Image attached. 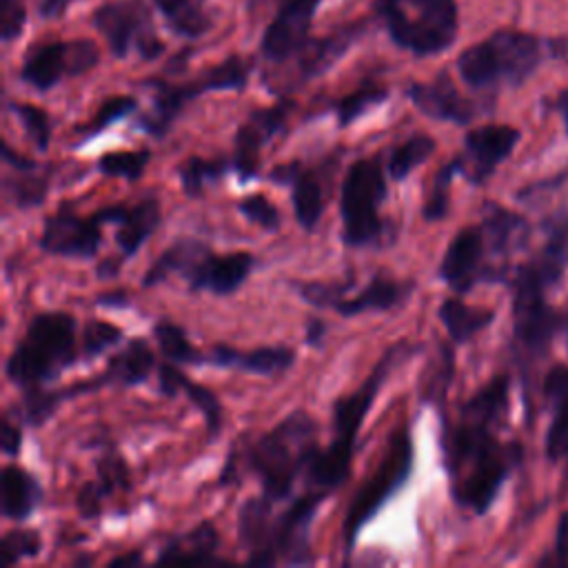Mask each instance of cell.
Segmentation results:
<instances>
[{"mask_svg":"<svg viewBox=\"0 0 568 568\" xmlns=\"http://www.w3.org/2000/svg\"><path fill=\"white\" fill-rule=\"evenodd\" d=\"M442 450L455 501L477 515L490 508L519 459L517 444H501L493 435V424L466 415H459L455 426H446Z\"/></svg>","mask_w":568,"mask_h":568,"instance_id":"cell-1","label":"cell"},{"mask_svg":"<svg viewBox=\"0 0 568 568\" xmlns=\"http://www.w3.org/2000/svg\"><path fill=\"white\" fill-rule=\"evenodd\" d=\"M415 351L417 346L410 344L408 339L395 342L390 348H386L375 368L353 393L342 395L333 402V437L328 446L317 448V453L306 466V481L313 490L331 493L348 477L355 437L368 408L373 406L388 375Z\"/></svg>","mask_w":568,"mask_h":568,"instance_id":"cell-2","label":"cell"},{"mask_svg":"<svg viewBox=\"0 0 568 568\" xmlns=\"http://www.w3.org/2000/svg\"><path fill=\"white\" fill-rule=\"evenodd\" d=\"M317 422L302 408L257 437L246 450V466L273 501L286 499L308 462L317 453Z\"/></svg>","mask_w":568,"mask_h":568,"instance_id":"cell-3","label":"cell"},{"mask_svg":"<svg viewBox=\"0 0 568 568\" xmlns=\"http://www.w3.org/2000/svg\"><path fill=\"white\" fill-rule=\"evenodd\" d=\"M78 357L75 317L51 311L36 315L7 357L4 375L22 390L42 388Z\"/></svg>","mask_w":568,"mask_h":568,"instance_id":"cell-4","label":"cell"},{"mask_svg":"<svg viewBox=\"0 0 568 568\" xmlns=\"http://www.w3.org/2000/svg\"><path fill=\"white\" fill-rule=\"evenodd\" d=\"M255 257L244 251L215 255L204 242L193 237L175 240L142 275L144 286H155L178 273L193 291L231 295L251 275Z\"/></svg>","mask_w":568,"mask_h":568,"instance_id":"cell-5","label":"cell"},{"mask_svg":"<svg viewBox=\"0 0 568 568\" xmlns=\"http://www.w3.org/2000/svg\"><path fill=\"white\" fill-rule=\"evenodd\" d=\"M541 51L544 44L537 36L517 29H499L486 40L464 49L457 58V71L462 80L477 91L517 87L539 67Z\"/></svg>","mask_w":568,"mask_h":568,"instance_id":"cell-6","label":"cell"},{"mask_svg":"<svg viewBox=\"0 0 568 568\" xmlns=\"http://www.w3.org/2000/svg\"><path fill=\"white\" fill-rule=\"evenodd\" d=\"M386 164L377 155L355 160L339 186L342 242L351 248L379 246L386 237V222L379 206L386 200Z\"/></svg>","mask_w":568,"mask_h":568,"instance_id":"cell-7","label":"cell"},{"mask_svg":"<svg viewBox=\"0 0 568 568\" xmlns=\"http://www.w3.org/2000/svg\"><path fill=\"white\" fill-rule=\"evenodd\" d=\"M390 38L415 55H435L457 38L455 0H375Z\"/></svg>","mask_w":568,"mask_h":568,"instance_id":"cell-8","label":"cell"},{"mask_svg":"<svg viewBox=\"0 0 568 568\" xmlns=\"http://www.w3.org/2000/svg\"><path fill=\"white\" fill-rule=\"evenodd\" d=\"M413 470V439L406 424H399L386 444V450L373 473L355 490L344 517L346 555L351 552L359 530L377 515V510L408 481Z\"/></svg>","mask_w":568,"mask_h":568,"instance_id":"cell-9","label":"cell"},{"mask_svg":"<svg viewBox=\"0 0 568 568\" xmlns=\"http://www.w3.org/2000/svg\"><path fill=\"white\" fill-rule=\"evenodd\" d=\"M251 62H246L240 55H231L224 62L215 64L213 69H206L195 80L184 84H155L153 95V109L142 118V126L151 135H164L166 129L173 124L175 115L184 109V104L206 91H224V89H244L248 80Z\"/></svg>","mask_w":568,"mask_h":568,"instance_id":"cell-10","label":"cell"},{"mask_svg":"<svg viewBox=\"0 0 568 568\" xmlns=\"http://www.w3.org/2000/svg\"><path fill=\"white\" fill-rule=\"evenodd\" d=\"M328 493L313 490L293 499L280 515H273L264 546L248 557L251 564H311V524Z\"/></svg>","mask_w":568,"mask_h":568,"instance_id":"cell-11","label":"cell"},{"mask_svg":"<svg viewBox=\"0 0 568 568\" xmlns=\"http://www.w3.org/2000/svg\"><path fill=\"white\" fill-rule=\"evenodd\" d=\"M513 288H515V297H513L515 342L526 355L537 357L550 344L552 333L559 324V317L546 304L544 300L546 286L539 282V277L530 271L528 264H524L517 271L513 280Z\"/></svg>","mask_w":568,"mask_h":568,"instance_id":"cell-12","label":"cell"},{"mask_svg":"<svg viewBox=\"0 0 568 568\" xmlns=\"http://www.w3.org/2000/svg\"><path fill=\"white\" fill-rule=\"evenodd\" d=\"M93 24L118 58H124L131 47H138L140 55L146 60L162 51V42L151 29L149 11L140 0H115L98 7Z\"/></svg>","mask_w":568,"mask_h":568,"instance_id":"cell-13","label":"cell"},{"mask_svg":"<svg viewBox=\"0 0 568 568\" xmlns=\"http://www.w3.org/2000/svg\"><path fill=\"white\" fill-rule=\"evenodd\" d=\"M100 53L91 40L47 42L29 49L24 55L20 78L38 91L55 87L62 78L82 75L95 67Z\"/></svg>","mask_w":568,"mask_h":568,"instance_id":"cell-14","label":"cell"},{"mask_svg":"<svg viewBox=\"0 0 568 568\" xmlns=\"http://www.w3.org/2000/svg\"><path fill=\"white\" fill-rule=\"evenodd\" d=\"M488 244L479 226H466L450 240L442 264L439 277L457 293L470 291L477 282H495L504 277V271L486 262Z\"/></svg>","mask_w":568,"mask_h":568,"instance_id":"cell-15","label":"cell"},{"mask_svg":"<svg viewBox=\"0 0 568 568\" xmlns=\"http://www.w3.org/2000/svg\"><path fill=\"white\" fill-rule=\"evenodd\" d=\"M293 109L291 100H282L273 106H264L253 111L235 131L233 138V155H231V166L240 175L242 182L253 180L260 171V158H262V146L275 138Z\"/></svg>","mask_w":568,"mask_h":568,"instance_id":"cell-16","label":"cell"},{"mask_svg":"<svg viewBox=\"0 0 568 568\" xmlns=\"http://www.w3.org/2000/svg\"><path fill=\"white\" fill-rule=\"evenodd\" d=\"M100 226L102 222L98 213H93L91 217H84V215H78L75 211L60 209L44 220L42 233L38 237V246L51 255L89 260L98 253V246L102 242Z\"/></svg>","mask_w":568,"mask_h":568,"instance_id":"cell-17","label":"cell"},{"mask_svg":"<svg viewBox=\"0 0 568 568\" xmlns=\"http://www.w3.org/2000/svg\"><path fill=\"white\" fill-rule=\"evenodd\" d=\"M517 142L519 131L510 124L475 126L464 138V153L455 158L457 171L473 184H481L513 153Z\"/></svg>","mask_w":568,"mask_h":568,"instance_id":"cell-18","label":"cell"},{"mask_svg":"<svg viewBox=\"0 0 568 568\" xmlns=\"http://www.w3.org/2000/svg\"><path fill=\"white\" fill-rule=\"evenodd\" d=\"M268 180L291 186V202L295 220L304 231H313L326 206V175L320 166H304L300 160L277 164Z\"/></svg>","mask_w":568,"mask_h":568,"instance_id":"cell-19","label":"cell"},{"mask_svg":"<svg viewBox=\"0 0 568 568\" xmlns=\"http://www.w3.org/2000/svg\"><path fill=\"white\" fill-rule=\"evenodd\" d=\"M317 2L322 0H284L262 36V53L268 60L284 62L306 44Z\"/></svg>","mask_w":568,"mask_h":568,"instance_id":"cell-20","label":"cell"},{"mask_svg":"<svg viewBox=\"0 0 568 568\" xmlns=\"http://www.w3.org/2000/svg\"><path fill=\"white\" fill-rule=\"evenodd\" d=\"M406 95L433 120L468 124L477 115V104L464 98L446 73H439L433 82H413Z\"/></svg>","mask_w":568,"mask_h":568,"instance_id":"cell-21","label":"cell"},{"mask_svg":"<svg viewBox=\"0 0 568 568\" xmlns=\"http://www.w3.org/2000/svg\"><path fill=\"white\" fill-rule=\"evenodd\" d=\"M102 224H115V244L122 257H131L160 224V202L146 197L133 206H106L98 211Z\"/></svg>","mask_w":568,"mask_h":568,"instance_id":"cell-22","label":"cell"},{"mask_svg":"<svg viewBox=\"0 0 568 568\" xmlns=\"http://www.w3.org/2000/svg\"><path fill=\"white\" fill-rule=\"evenodd\" d=\"M415 291V282L397 280L386 273H375L371 282L355 295H344L333 304V311L342 317H353L362 313H379L402 306Z\"/></svg>","mask_w":568,"mask_h":568,"instance_id":"cell-23","label":"cell"},{"mask_svg":"<svg viewBox=\"0 0 568 568\" xmlns=\"http://www.w3.org/2000/svg\"><path fill=\"white\" fill-rule=\"evenodd\" d=\"M295 362V351L288 346H260L251 351H240L235 346L215 344L206 353V364L220 368H240L244 373L257 375H280L288 371Z\"/></svg>","mask_w":568,"mask_h":568,"instance_id":"cell-24","label":"cell"},{"mask_svg":"<svg viewBox=\"0 0 568 568\" xmlns=\"http://www.w3.org/2000/svg\"><path fill=\"white\" fill-rule=\"evenodd\" d=\"M362 33L359 24L342 27L326 38L306 40V44L293 55L297 60V82H308L328 71L357 40Z\"/></svg>","mask_w":568,"mask_h":568,"instance_id":"cell-25","label":"cell"},{"mask_svg":"<svg viewBox=\"0 0 568 568\" xmlns=\"http://www.w3.org/2000/svg\"><path fill=\"white\" fill-rule=\"evenodd\" d=\"M158 375H160V393H164V395L184 393L191 399V404L202 413V417L209 426V433L215 437L222 426V404L213 395V390L189 379L175 364H169V362L160 366Z\"/></svg>","mask_w":568,"mask_h":568,"instance_id":"cell-26","label":"cell"},{"mask_svg":"<svg viewBox=\"0 0 568 568\" xmlns=\"http://www.w3.org/2000/svg\"><path fill=\"white\" fill-rule=\"evenodd\" d=\"M155 368V355L151 346L135 337L124 344L122 351L109 357L102 379L106 386H135L149 379L151 371Z\"/></svg>","mask_w":568,"mask_h":568,"instance_id":"cell-27","label":"cell"},{"mask_svg":"<svg viewBox=\"0 0 568 568\" xmlns=\"http://www.w3.org/2000/svg\"><path fill=\"white\" fill-rule=\"evenodd\" d=\"M2 515L7 519H27L38 506L42 490L38 479L16 464L2 468Z\"/></svg>","mask_w":568,"mask_h":568,"instance_id":"cell-28","label":"cell"},{"mask_svg":"<svg viewBox=\"0 0 568 568\" xmlns=\"http://www.w3.org/2000/svg\"><path fill=\"white\" fill-rule=\"evenodd\" d=\"M481 231L488 244V253L508 255L515 251L528 235V224L521 215L506 211L497 204H486Z\"/></svg>","mask_w":568,"mask_h":568,"instance_id":"cell-29","label":"cell"},{"mask_svg":"<svg viewBox=\"0 0 568 568\" xmlns=\"http://www.w3.org/2000/svg\"><path fill=\"white\" fill-rule=\"evenodd\" d=\"M220 544V535L213 524L202 521L189 532L173 537L169 544L162 546L158 552V561H178V564H191V561H204L213 559Z\"/></svg>","mask_w":568,"mask_h":568,"instance_id":"cell-30","label":"cell"},{"mask_svg":"<svg viewBox=\"0 0 568 568\" xmlns=\"http://www.w3.org/2000/svg\"><path fill=\"white\" fill-rule=\"evenodd\" d=\"M271 519H273V499L266 497L264 493L242 504L237 515V537H240V544L248 550V557L264 546Z\"/></svg>","mask_w":568,"mask_h":568,"instance_id":"cell-31","label":"cell"},{"mask_svg":"<svg viewBox=\"0 0 568 568\" xmlns=\"http://www.w3.org/2000/svg\"><path fill=\"white\" fill-rule=\"evenodd\" d=\"M495 313L479 306H468L457 297L444 300L439 306V320L455 342H468L493 322Z\"/></svg>","mask_w":568,"mask_h":568,"instance_id":"cell-32","label":"cell"},{"mask_svg":"<svg viewBox=\"0 0 568 568\" xmlns=\"http://www.w3.org/2000/svg\"><path fill=\"white\" fill-rule=\"evenodd\" d=\"M528 266L546 288L550 284H555L566 273V268H568V217L561 220L552 229L546 246L532 262H528Z\"/></svg>","mask_w":568,"mask_h":568,"instance_id":"cell-33","label":"cell"},{"mask_svg":"<svg viewBox=\"0 0 568 568\" xmlns=\"http://www.w3.org/2000/svg\"><path fill=\"white\" fill-rule=\"evenodd\" d=\"M173 31L186 38H200L211 29V16L204 0H153Z\"/></svg>","mask_w":568,"mask_h":568,"instance_id":"cell-34","label":"cell"},{"mask_svg":"<svg viewBox=\"0 0 568 568\" xmlns=\"http://www.w3.org/2000/svg\"><path fill=\"white\" fill-rule=\"evenodd\" d=\"M435 153V140L426 133H415L406 138L402 144L393 146L386 160V173L390 180L399 182L408 173H413L422 162H426Z\"/></svg>","mask_w":568,"mask_h":568,"instance_id":"cell-35","label":"cell"},{"mask_svg":"<svg viewBox=\"0 0 568 568\" xmlns=\"http://www.w3.org/2000/svg\"><path fill=\"white\" fill-rule=\"evenodd\" d=\"M153 335L158 339V346L162 351V355L169 359V362H175V364H189V366H200V364H206V353L197 351L182 326L173 324V322H166V320H160L155 326H153Z\"/></svg>","mask_w":568,"mask_h":568,"instance_id":"cell-36","label":"cell"},{"mask_svg":"<svg viewBox=\"0 0 568 568\" xmlns=\"http://www.w3.org/2000/svg\"><path fill=\"white\" fill-rule=\"evenodd\" d=\"M229 166L231 164H226L224 160H206V158L193 155L178 166V178L189 197H200L204 193V186L209 182L220 180L229 171Z\"/></svg>","mask_w":568,"mask_h":568,"instance_id":"cell-37","label":"cell"},{"mask_svg":"<svg viewBox=\"0 0 568 568\" xmlns=\"http://www.w3.org/2000/svg\"><path fill=\"white\" fill-rule=\"evenodd\" d=\"M453 377V348L448 344H439L435 359L428 364L424 382H422V397L430 404H442L448 382Z\"/></svg>","mask_w":568,"mask_h":568,"instance_id":"cell-38","label":"cell"},{"mask_svg":"<svg viewBox=\"0 0 568 568\" xmlns=\"http://www.w3.org/2000/svg\"><path fill=\"white\" fill-rule=\"evenodd\" d=\"M388 98V91L379 84H366L355 89L353 93L344 95L337 104H335V113H337V122L339 126H348L353 120L362 118L366 111H371L373 106L382 104Z\"/></svg>","mask_w":568,"mask_h":568,"instance_id":"cell-39","label":"cell"},{"mask_svg":"<svg viewBox=\"0 0 568 568\" xmlns=\"http://www.w3.org/2000/svg\"><path fill=\"white\" fill-rule=\"evenodd\" d=\"M457 173V160H450L448 164H444L435 178L433 184L426 191V200L422 206V215L428 222H437L448 213V202H450V182L453 175Z\"/></svg>","mask_w":568,"mask_h":568,"instance_id":"cell-40","label":"cell"},{"mask_svg":"<svg viewBox=\"0 0 568 568\" xmlns=\"http://www.w3.org/2000/svg\"><path fill=\"white\" fill-rule=\"evenodd\" d=\"M149 151L140 149V151H115V153H106L98 160V171L106 178H124L135 182L138 178H142L146 164H149Z\"/></svg>","mask_w":568,"mask_h":568,"instance_id":"cell-41","label":"cell"},{"mask_svg":"<svg viewBox=\"0 0 568 568\" xmlns=\"http://www.w3.org/2000/svg\"><path fill=\"white\" fill-rule=\"evenodd\" d=\"M135 106H138L135 98H131V95H113V98H109V100H104L100 104V109L95 111V115L89 122L78 126V133L82 135V140H89V138L98 135L100 131H104L106 126H111L113 122L126 118L131 111H135Z\"/></svg>","mask_w":568,"mask_h":568,"instance_id":"cell-42","label":"cell"},{"mask_svg":"<svg viewBox=\"0 0 568 568\" xmlns=\"http://www.w3.org/2000/svg\"><path fill=\"white\" fill-rule=\"evenodd\" d=\"M355 286V277L346 275L339 282H295L293 288L308 304L320 308H333L337 300H342Z\"/></svg>","mask_w":568,"mask_h":568,"instance_id":"cell-43","label":"cell"},{"mask_svg":"<svg viewBox=\"0 0 568 568\" xmlns=\"http://www.w3.org/2000/svg\"><path fill=\"white\" fill-rule=\"evenodd\" d=\"M36 169L31 171H16L18 178L7 180V191L11 193L13 202L20 209H31L38 206L49 189V178L47 175H33Z\"/></svg>","mask_w":568,"mask_h":568,"instance_id":"cell-44","label":"cell"},{"mask_svg":"<svg viewBox=\"0 0 568 568\" xmlns=\"http://www.w3.org/2000/svg\"><path fill=\"white\" fill-rule=\"evenodd\" d=\"M11 111L22 122L29 140L36 144V149L47 151L49 140H51V120H49L47 111H42L40 106H33V104H18V102L11 104Z\"/></svg>","mask_w":568,"mask_h":568,"instance_id":"cell-45","label":"cell"},{"mask_svg":"<svg viewBox=\"0 0 568 568\" xmlns=\"http://www.w3.org/2000/svg\"><path fill=\"white\" fill-rule=\"evenodd\" d=\"M42 548V537L38 530H29V528H13L9 532H4L2 537V561L7 566L18 564L20 559L27 557H36Z\"/></svg>","mask_w":568,"mask_h":568,"instance_id":"cell-46","label":"cell"},{"mask_svg":"<svg viewBox=\"0 0 568 568\" xmlns=\"http://www.w3.org/2000/svg\"><path fill=\"white\" fill-rule=\"evenodd\" d=\"M120 339H122V331L115 324H109L102 320H89L82 333V355L87 359L98 357L106 348L115 346Z\"/></svg>","mask_w":568,"mask_h":568,"instance_id":"cell-47","label":"cell"},{"mask_svg":"<svg viewBox=\"0 0 568 568\" xmlns=\"http://www.w3.org/2000/svg\"><path fill=\"white\" fill-rule=\"evenodd\" d=\"M240 213L251 220L253 224L262 226L264 231H277L282 226V215L277 211V206L262 193H253V195H246L244 200H240L237 204Z\"/></svg>","mask_w":568,"mask_h":568,"instance_id":"cell-48","label":"cell"},{"mask_svg":"<svg viewBox=\"0 0 568 568\" xmlns=\"http://www.w3.org/2000/svg\"><path fill=\"white\" fill-rule=\"evenodd\" d=\"M546 453L550 459L568 455V404L557 408V415L546 435Z\"/></svg>","mask_w":568,"mask_h":568,"instance_id":"cell-49","label":"cell"},{"mask_svg":"<svg viewBox=\"0 0 568 568\" xmlns=\"http://www.w3.org/2000/svg\"><path fill=\"white\" fill-rule=\"evenodd\" d=\"M24 7L18 0H2L0 9V36L4 42H11L20 36L24 27Z\"/></svg>","mask_w":568,"mask_h":568,"instance_id":"cell-50","label":"cell"},{"mask_svg":"<svg viewBox=\"0 0 568 568\" xmlns=\"http://www.w3.org/2000/svg\"><path fill=\"white\" fill-rule=\"evenodd\" d=\"M544 395L557 408L568 404V366H555L544 379Z\"/></svg>","mask_w":568,"mask_h":568,"instance_id":"cell-51","label":"cell"},{"mask_svg":"<svg viewBox=\"0 0 568 568\" xmlns=\"http://www.w3.org/2000/svg\"><path fill=\"white\" fill-rule=\"evenodd\" d=\"M104 488L100 484H84L78 493V508L82 513V517H95L100 513V506H102V497H104Z\"/></svg>","mask_w":568,"mask_h":568,"instance_id":"cell-52","label":"cell"},{"mask_svg":"<svg viewBox=\"0 0 568 568\" xmlns=\"http://www.w3.org/2000/svg\"><path fill=\"white\" fill-rule=\"evenodd\" d=\"M20 428L16 424H11L7 417L0 419V446H2V453L7 457H16L20 453Z\"/></svg>","mask_w":568,"mask_h":568,"instance_id":"cell-53","label":"cell"},{"mask_svg":"<svg viewBox=\"0 0 568 568\" xmlns=\"http://www.w3.org/2000/svg\"><path fill=\"white\" fill-rule=\"evenodd\" d=\"M2 160H4L9 166H13L16 171H31V169H38L36 160H29V158L16 153V151L9 146V142H2Z\"/></svg>","mask_w":568,"mask_h":568,"instance_id":"cell-54","label":"cell"},{"mask_svg":"<svg viewBox=\"0 0 568 568\" xmlns=\"http://www.w3.org/2000/svg\"><path fill=\"white\" fill-rule=\"evenodd\" d=\"M555 552L561 559V564L568 561V510L561 515L559 524H557V544H555Z\"/></svg>","mask_w":568,"mask_h":568,"instance_id":"cell-55","label":"cell"},{"mask_svg":"<svg viewBox=\"0 0 568 568\" xmlns=\"http://www.w3.org/2000/svg\"><path fill=\"white\" fill-rule=\"evenodd\" d=\"M324 322L322 320H308L306 324V342L311 346H317L322 342V335H324Z\"/></svg>","mask_w":568,"mask_h":568,"instance_id":"cell-56","label":"cell"},{"mask_svg":"<svg viewBox=\"0 0 568 568\" xmlns=\"http://www.w3.org/2000/svg\"><path fill=\"white\" fill-rule=\"evenodd\" d=\"M142 561V555L138 550H131L129 555H120V557H113L109 561V566H133V564H140Z\"/></svg>","mask_w":568,"mask_h":568,"instance_id":"cell-57","label":"cell"},{"mask_svg":"<svg viewBox=\"0 0 568 568\" xmlns=\"http://www.w3.org/2000/svg\"><path fill=\"white\" fill-rule=\"evenodd\" d=\"M67 0H42L40 4V13L42 16H58L64 9Z\"/></svg>","mask_w":568,"mask_h":568,"instance_id":"cell-58","label":"cell"},{"mask_svg":"<svg viewBox=\"0 0 568 568\" xmlns=\"http://www.w3.org/2000/svg\"><path fill=\"white\" fill-rule=\"evenodd\" d=\"M559 111H561L564 122H566V126H568V91L561 93V98H559Z\"/></svg>","mask_w":568,"mask_h":568,"instance_id":"cell-59","label":"cell"},{"mask_svg":"<svg viewBox=\"0 0 568 568\" xmlns=\"http://www.w3.org/2000/svg\"><path fill=\"white\" fill-rule=\"evenodd\" d=\"M98 300H100V304H109V306L118 304L120 306V302H115V300H124V295L122 293H118V295H100Z\"/></svg>","mask_w":568,"mask_h":568,"instance_id":"cell-60","label":"cell"}]
</instances>
